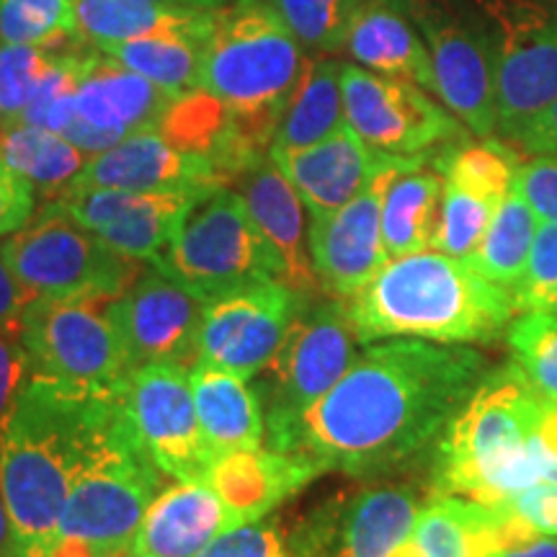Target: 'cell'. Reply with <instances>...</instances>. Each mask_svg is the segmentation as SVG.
I'll use <instances>...</instances> for the list:
<instances>
[{"mask_svg":"<svg viewBox=\"0 0 557 557\" xmlns=\"http://www.w3.org/2000/svg\"><path fill=\"white\" fill-rule=\"evenodd\" d=\"M346 52L367 70L434 90L431 52L393 0H364L348 29Z\"/></svg>","mask_w":557,"mask_h":557,"instance_id":"cell-27","label":"cell"},{"mask_svg":"<svg viewBox=\"0 0 557 557\" xmlns=\"http://www.w3.org/2000/svg\"><path fill=\"white\" fill-rule=\"evenodd\" d=\"M387 557H426V553H423L421 545H418L413 537H408L406 542H400V545L395 547Z\"/></svg>","mask_w":557,"mask_h":557,"instance_id":"cell-53","label":"cell"},{"mask_svg":"<svg viewBox=\"0 0 557 557\" xmlns=\"http://www.w3.org/2000/svg\"><path fill=\"white\" fill-rule=\"evenodd\" d=\"M269 158L292 181L310 220H323L359 197L395 156L369 148L346 124L323 143L305 150H271Z\"/></svg>","mask_w":557,"mask_h":557,"instance_id":"cell-23","label":"cell"},{"mask_svg":"<svg viewBox=\"0 0 557 557\" xmlns=\"http://www.w3.org/2000/svg\"><path fill=\"white\" fill-rule=\"evenodd\" d=\"M3 259L32 299L101 305L103 312L135 282V259L122 256L67 214L58 199L0 243Z\"/></svg>","mask_w":557,"mask_h":557,"instance_id":"cell-7","label":"cell"},{"mask_svg":"<svg viewBox=\"0 0 557 557\" xmlns=\"http://www.w3.org/2000/svg\"><path fill=\"white\" fill-rule=\"evenodd\" d=\"M323 475L312 459L299 451L235 449L214 459L207 483L225 506L230 524L240 527L267 517L271 508Z\"/></svg>","mask_w":557,"mask_h":557,"instance_id":"cell-24","label":"cell"},{"mask_svg":"<svg viewBox=\"0 0 557 557\" xmlns=\"http://www.w3.org/2000/svg\"><path fill=\"white\" fill-rule=\"evenodd\" d=\"M341 67L336 60H308L282 111L271 150H305L346 127Z\"/></svg>","mask_w":557,"mask_h":557,"instance_id":"cell-29","label":"cell"},{"mask_svg":"<svg viewBox=\"0 0 557 557\" xmlns=\"http://www.w3.org/2000/svg\"><path fill=\"white\" fill-rule=\"evenodd\" d=\"M220 186L225 184L212 160L173 148L158 129H148L88 158L67 191H212Z\"/></svg>","mask_w":557,"mask_h":557,"instance_id":"cell-22","label":"cell"},{"mask_svg":"<svg viewBox=\"0 0 557 557\" xmlns=\"http://www.w3.org/2000/svg\"><path fill=\"white\" fill-rule=\"evenodd\" d=\"M557 292V222H540L529 261L513 287L519 312L549 308Z\"/></svg>","mask_w":557,"mask_h":557,"instance_id":"cell-41","label":"cell"},{"mask_svg":"<svg viewBox=\"0 0 557 557\" xmlns=\"http://www.w3.org/2000/svg\"><path fill=\"white\" fill-rule=\"evenodd\" d=\"M485 374V357L470 346L418 338L369 346L278 451L351 478L400 470L444 434Z\"/></svg>","mask_w":557,"mask_h":557,"instance_id":"cell-1","label":"cell"},{"mask_svg":"<svg viewBox=\"0 0 557 557\" xmlns=\"http://www.w3.org/2000/svg\"><path fill=\"white\" fill-rule=\"evenodd\" d=\"M103 395L29 377L0 423V491L16 557L50 553Z\"/></svg>","mask_w":557,"mask_h":557,"instance_id":"cell-3","label":"cell"},{"mask_svg":"<svg viewBox=\"0 0 557 557\" xmlns=\"http://www.w3.org/2000/svg\"><path fill=\"white\" fill-rule=\"evenodd\" d=\"M513 191L524 197L540 222H557V156H537L521 163Z\"/></svg>","mask_w":557,"mask_h":557,"instance_id":"cell-43","label":"cell"},{"mask_svg":"<svg viewBox=\"0 0 557 557\" xmlns=\"http://www.w3.org/2000/svg\"><path fill=\"white\" fill-rule=\"evenodd\" d=\"M537 438L549 459H557V400H547L545 410H542Z\"/></svg>","mask_w":557,"mask_h":557,"instance_id":"cell-49","label":"cell"},{"mask_svg":"<svg viewBox=\"0 0 557 557\" xmlns=\"http://www.w3.org/2000/svg\"><path fill=\"white\" fill-rule=\"evenodd\" d=\"M189 382L199 426L214 457L235 449L263 447L267 418L248 380L197 359L189 367Z\"/></svg>","mask_w":557,"mask_h":557,"instance_id":"cell-26","label":"cell"},{"mask_svg":"<svg viewBox=\"0 0 557 557\" xmlns=\"http://www.w3.org/2000/svg\"><path fill=\"white\" fill-rule=\"evenodd\" d=\"M0 557H16V547H13L11 521H9V511H5L3 491H0Z\"/></svg>","mask_w":557,"mask_h":557,"instance_id":"cell-51","label":"cell"},{"mask_svg":"<svg viewBox=\"0 0 557 557\" xmlns=\"http://www.w3.org/2000/svg\"><path fill=\"white\" fill-rule=\"evenodd\" d=\"M308 58L263 0H230L214 11L199 88L238 114L282 116Z\"/></svg>","mask_w":557,"mask_h":557,"instance_id":"cell-6","label":"cell"},{"mask_svg":"<svg viewBox=\"0 0 557 557\" xmlns=\"http://www.w3.org/2000/svg\"><path fill=\"white\" fill-rule=\"evenodd\" d=\"M506 346L529 382L547 400H557V312L547 308L517 312L506 329Z\"/></svg>","mask_w":557,"mask_h":557,"instance_id":"cell-37","label":"cell"},{"mask_svg":"<svg viewBox=\"0 0 557 557\" xmlns=\"http://www.w3.org/2000/svg\"><path fill=\"white\" fill-rule=\"evenodd\" d=\"M233 529L209 483H178L152 500L135 540L132 557H197L218 534Z\"/></svg>","mask_w":557,"mask_h":557,"instance_id":"cell-25","label":"cell"},{"mask_svg":"<svg viewBox=\"0 0 557 557\" xmlns=\"http://www.w3.org/2000/svg\"><path fill=\"white\" fill-rule=\"evenodd\" d=\"M416 18L431 52L434 94L478 137H491L498 129L493 47L434 9H418Z\"/></svg>","mask_w":557,"mask_h":557,"instance_id":"cell-20","label":"cell"},{"mask_svg":"<svg viewBox=\"0 0 557 557\" xmlns=\"http://www.w3.org/2000/svg\"><path fill=\"white\" fill-rule=\"evenodd\" d=\"M346 124L369 148L389 156H421L459 135V124L421 86L344 62L341 67Z\"/></svg>","mask_w":557,"mask_h":557,"instance_id":"cell-13","label":"cell"},{"mask_svg":"<svg viewBox=\"0 0 557 557\" xmlns=\"http://www.w3.org/2000/svg\"><path fill=\"white\" fill-rule=\"evenodd\" d=\"M214 191V189H212ZM209 191L75 189L58 199L67 214L135 261H156L176 238L181 222Z\"/></svg>","mask_w":557,"mask_h":557,"instance_id":"cell-19","label":"cell"},{"mask_svg":"<svg viewBox=\"0 0 557 557\" xmlns=\"http://www.w3.org/2000/svg\"><path fill=\"white\" fill-rule=\"evenodd\" d=\"M73 13L78 37L90 47L165 34L209 37L214 32V11L156 0H73Z\"/></svg>","mask_w":557,"mask_h":557,"instance_id":"cell-28","label":"cell"},{"mask_svg":"<svg viewBox=\"0 0 557 557\" xmlns=\"http://www.w3.org/2000/svg\"><path fill=\"white\" fill-rule=\"evenodd\" d=\"M227 127V103H222L218 96L201 88L178 96L163 114V120L158 122V132L169 139L173 148L191 152V156H205L209 160L220 150Z\"/></svg>","mask_w":557,"mask_h":557,"instance_id":"cell-36","label":"cell"},{"mask_svg":"<svg viewBox=\"0 0 557 557\" xmlns=\"http://www.w3.org/2000/svg\"><path fill=\"white\" fill-rule=\"evenodd\" d=\"M308 305L274 278L212 299L205 308L199 359L250 382L274 359L292 320Z\"/></svg>","mask_w":557,"mask_h":557,"instance_id":"cell-16","label":"cell"},{"mask_svg":"<svg viewBox=\"0 0 557 557\" xmlns=\"http://www.w3.org/2000/svg\"><path fill=\"white\" fill-rule=\"evenodd\" d=\"M496 16L498 129L517 139L557 101V0H504Z\"/></svg>","mask_w":557,"mask_h":557,"instance_id":"cell-11","label":"cell"},{"mask_svg":"<svg viewBox=\"0 0 557 557\" xmlns=\"http://www.w3.org/2000/svg\"><path fill=\"white\" fill-rule=\"evenodd\" d=\"M517 513L540 537H557V485L537 483L511 500Z\"/></svg>","mask_w":557,"mask_h":557,"instance_id":"cell-46","label":"cell"},{"mask_svg":"<svg viewBox=\"0 0 557 557\" xmlns=\"http://www.w3.org/2000/svg\"><path fill=\"white\" fill-rule=\"evenodd\" d=\"M442 173H426L421 165L400 171L389 181L382 201V243L387 259L429 250L442 207Z\"/></svg>","mask_w":557,"mask_h":557,"instance_id":"cell-30","label":"cell"},{"mask_svg":"<svg viewBox=\"0 0 557 557\" xmlns=\"http://www.w3.org/2000/svg\"><path fill=\"white\" fill-rule=\"evenodd\" d=\"M246 201L248 218L267 248L274 278L312 302L320 287L310 256V233H305V201L292 181L276 169L271 158L235 181Z\"/></svg>","mask_w":557,"mask_h":557,"instance_id":"cell-21","label":"cell"},{"mask_svg":"<svg viewBox=\"0 0 557 557\" xmlns=\"http://www.w3.org/2000/svg\"><path fill=\"white\" fill-rule=\"evenodd\" d=\"M545 403L513 361L487 369L438 436L431 493L506 506L542 483L545 449L537 426Z\"/></svg>","mask_w":557,"mask_h":557,"instance_id":"cell-4","label":"cell"},{"mask_svg":"<svg viewBox=\"0 0 557 557\" xmlns=\"http://www.w3.org/2000/svg\"><path fill=\"white\" fill-rule=\"evenodd\" d=\"M152 267L176 278L201 302L274 278L267 248L248 218L246 201L227 186L209 191L191 207L176 238Z\"/></svg>","mask_w":557,"mask_h":557,"instance_id":"cell-9","label":"cell"},{"mask_svg":"<svg viewBox=\"0 0 557 557\" xmlns=\"http://www.w3.org/2000/svg\"><path fill=\"white\" fill-rule=\"evenodd\" d=\"M205 308L207 302L152 267L109 305L107 318L135 369L145 364L189 369L199 359Z\"/></svg>","mask_w":557,"mask_h":557,"instance_id":"cell-14","label":"cell"},{"mask_svg":"<svg viewBox=\"0 0 557 557\" xmlns=\"http://www.w3.org/2000/svg\"><path fill=\"white\" fill-rule=\"evenodd\" d=\"M504 557H557V537H537L529 545H521Z\"/></svg>","mask_w":557,"mask_h":557,"instance_id":"cell-50","label":"cell"},{"mask_svg":"<svg viewBox=\"0 0 557 557\" xmlns=\"http://www.w3.org/2000/svg\"><path fill=\"white\" fill-rule=\"evenodd\" d=\"M127 387L99 400L86 457L75 472L58 527V537L86 542L99 557L129 553L163 483V470L137 434Z\"/></svg>","mask_w":557,"mask_h":557,"instance_id":"cell-5","label":"cell"},{"mask_svg":"<svg viewBox=\"0 0 557 557\" xmlns=\"http://www.w3.org/2000/svg\"><path fill=\"white\" fill-rule=\"evenodd\" d=\"M18 323L32 377L88 395L129 385L135 367L103 310L65 299H32Z\"/></svg>","mask_w":557,"mask_h":557,"instance_id":"cell-10","label":"cell"},{"mask_svg":"<svg viewBox=\"0 0 557 557\" xmlns=\"http://www.w3.org/2000/svg\"><path fill=\"white\" fill-rule=\"evenodd\" d=\"M32 377L29 357L21 341V323L0 325V423L9 416L21 387Z\"/></svg>","mask_w":557,"mask_h":557,"instance_id":"cell-44","label":"cell"},{"mask_svg":"<svg viewBox=\"0 0 557 557\" xmlns=\"http://www.w3.org/2000/svg\"><path fill=\"white\" fill-rule=\"evenodd\" d=\"M209 37L165 34V37L111 41V45L96 47V50L122 62L124 67L135 70L137 75L156 83V86L171 90L173 96H184L199 88Z\"/></svg>","mask_w":557,"mask_h":557,"instance_id":"cell-32","label":"cell"},{"mask_svg":"<svg viewBox=\"0 0 557 557\" xmlns=\"http://www.w3.org/2000/svg\"><path fill=\"white\" fill-rule=\"evenodd\" d=\"M361 344L418 338L447 346H487L506 336L519 312L508 287L491 282L470 259L418 250L389 259L346 302Z\"/></svg>","mask_w":557,"mask_h":557,"instance_id":"cell-2","label":"cell"},{"mask_svg":"<svg viewBox=\"0 0 557 557\" xmlns=\"http://www.w3.org/2000/svg\"><path fill=\"white\" fill-rule=\"evenodd\" d=\"M517 171V156L498 143L465 145L438 158V173L447 184H455L496 207L504 205V199L513 191Z\"/></svg>","mask_w":557,"mask_h":557,"instance_id":"cell-34","label":"cell"},{"mask_svg":"<svg viewBox=\"0 0 557 557\" xmlns=\"http://www.w3.org/2000/svg\"><path fill=\"white\" fill-rule=\"evenodd\" d=\"M496 209L498 207L491 201L444 181L442 207H438V222L431 248L438 253L457 256V259H470L483 243Z\"/></svg>","mask_w":557,"mask_h":557,"instance_id":"cell-40","label":"cell"},{"mask_svg":"<svg viewBox=\"0 0 557 557\" xmlns=\"http://www.w3.org/2000/svg\"><path fill=\"white\" fill-rule=\"evenodd\" d=\"M0 39L34 47H60L81 39L73 0H0Z\"/></svg>","mask_w":557,"mask_h":557,"instance_id":"cell-39","label":"cell"},{"mask_svg":"<svg viewBox=\"0 0 557 557\" xmlns=\"http://www.w3.org/2000/svg\"><path fill=\"white\" fill-rule=\"evenodd\" d=\"M295 34L305 52L346 50L348 29L364 0H263Z\"/></svg>","mask_w":557,"mask_h":557,"instance_id":"cell-35","label":"cell"},{"mask_svg":"<svg viewBox=\"0 0 557 557\" xmlns=\"http://www.w3.org/2000/svg\"><path fill=\"white\" fill-rule=\"evenodd\" d=\"M357 344L361 341L338 299L310 302L292 320L274 359L250 380L267 418L263 447L282 449L305 410L331 393L359 359Z\"/></svg>","mask_w":557,"mask_h":557,"instance_id":"cell-8","label":"cell"},{"mask_svg":"<svg viewBox=\"0 0 557 557\" xmlns=\"http://www.w3.org/2000/svg\"><path fill=\"white\" fill-rule=\"evenodd\" d=\"M547 310H555L557 312V292H555V297H553V302H549V308Z\"/></svg>","mask_w":557,"mask_h":557,"instance_id":"cell-54","label":"cell"},{"mask_svg":"<svg viewBox=\"0 0 557 557\" xmlns=\"http://www.w3.org/2000/svg\"><path fill=\"white\" fill-rule=\"evenodd\" d=\"M197 557H289V553L274 524L248 521L225 529Z\"/></svg>","mask_w":557,"mask_h":557,"instance_id":"cell-42","label":"cell"},{"mask_svg":"<svg viewBox=\"0 0 557 557\" xmlns=\"http://www.w3.org/2000/svg\"><path fill=\"white\" fill-rule=\"evenodd\" d=\"M88 158L58 132L32 124L0 129V160L45 197L60 199L86 169Z\"/></svg>","mask_w":557,"mask_h":557,"instance_id":"cell-31","label":"cell"},{"mask_svg":"<svg viewBox=\"0 0 557 557\" xmlns=\"http://www.w3.org/2000/svg\"><path fill=\"white\" fill-rule=\"evenodd\" d=\"M418 496L406 485H374L312 508L287 540L289 557H387L413 534Z\"/></svg>","mask_w":557,"mask_h":557,"instance_id":"cell-12","label":"cell"},{"mask_svg":"<svg viewBox=\"0 0 557 557\" xmlns=\"http://www.w3.org/2000/svg\"><path fill=\"white\" fill-rule=\"evenodd\" d=\"M34 218V189L29 181L0 160V238L18 233Z\"/></svg>","mask_w":557,"mask_h":557,"instance_id":"cell-45","label":"cell"},{"mask_svg":"<svg viewBox=\"0 0 557 557\" xmlns=\"http://www.w3.org/2000/svg\"><path fill=\"white\" fill-rule=\"evenodd\" d=\"M156 3L184 5V9H205V11H218V9H222V5H227L230 0H156Z\"/></svg>","mask_w":557,"mask_h":557,"instance_id":"cell-52","label":"cell"},{"mask_svg":"<svg viewBox=\"0 0 557 557\" xmlns=\"http://www.w3.org/2000/svg\"><path fill=\"white\" fill-rule=\"evenodd\" d=\"M127 406L137 434L165 475L181 483H207L214 465L194 406L189 369L145 364L129 377Z\"/></svg>","mask_w":557,"mask_h":557,"instance_id":"cell-15","label":"cell"},{"mask_svg":"<svg viewBox=\"0 0 557 557\" xmlns=\"http://www.w3.org/2000/svg\"><path fill=\"white\" fill-rule=\"evenodd\" d=\"M67 45L34 47L0 39V129L21 122L34 94H37L41 78Z\"/></svg>","mask_w":557,"mask_h":557,"instance_id":"cell-38","label":"cell"},{"mask_svg":"<svg viewBox=\"0 0 557 557\" xmlns=\"http://www.w3.org/2000/svg\"><path fill=\"white\" fill-rule=\"evenodd\" d=\"M29 302L32 297L26 295L24 287L18 284V278L13 276V271L3 259V248H0V325L16 323Z\"/></svg>","mask_w":557,"mask_h":557,"instance_id":"cell-48","label":"cell"},{"mask_svg":"<svg viewBox=\"0 0 557 557\" xmlns=\"http://www.w3.org/2000/svg\"><path fill=\"white\" fill-rule=\"evenodd\" d=\"M537 230V214L532 212V207L519 191H511L493 214L485 238L470 256V263L491 282L513 292L527 269L529 250H532Z\"/></svg>","mask_w":557,"mask_h":557,"instance_id":"cell-33","label":"cell"},{"mask_svg":"<svg viewBox=\"0 0 557 557\" xmlns=\"http://www.w3.org/2000/svg\"><path fill=\"white\" fill-rule=\"evenodd\" d=\"M513 143H519L529 152H537V156H557V101L529 124Z\"/></svg>","mask_w":557,"mask_h":557,"instance_id":"cell-47","label":"cell"},{"mask_svg":"<svg viewBox=\"0 0 557 557\" xmlns=\"http://www.w3.org/2000/svg\"><path fill=\"white\" fill-rule=\"evenodd\" d=\"M176 99L171 90L94 47L73 94L75 116L62 137L94 158L137 132L158 129V122Z\"/></svg>","mask_w":557,"mask_h":557,"instance_id":"cell-17","label":"cell"},{"mask_svg":"<svg viewBox=\"0 0 557 557\" xmlns=\"http://www.w3.org/2000/svg\"><path fill=\"white\" fill-rule=\"evenodd\" d=\"M416 165H423V156H395L359 197L331 218L310 220L312 267L320 287L333 297L357 295L389 261L382 243V201L389 181Z\"/></svg>","mask_w":557,"mask_h":557,"instance_id":"cell-18","label":"cell"}]
</instances>
